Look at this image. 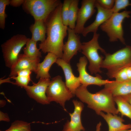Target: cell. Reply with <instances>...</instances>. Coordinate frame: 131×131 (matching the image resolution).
<instances>
[{
  "instance_id": "23",
  "label": "cell",
  "mask_w": 131,
  "mask_h": 131,
  "mask_svg": "<svg viewBox=\"0 0 131 131\" xmlns=\"http://www.w3.org/2000/svg\"><path fill=\"white\" fill-rule=\"evenodd\" d=\"M79 1L78 0H72L70 6L68 26L69 28L73 29L75 28L77 20Z\"/></svg>"
},
{
  "instance_id": "12",
  "label": "cell",
  "mask_w": 131,
  "mask_h": 131,
  "mask_svg": "<svg viewBox=\"0 0 131 131\" xmlns=\"http://www.w3.org/2000/svg\"><path fill=\"white\" fill-rule=\"evenodd\" d=\"M67 31L68 39L63 46V53L62 59L69 63L71 59L77 54L78 51H81L82 44L80 36L75 33L74 29L68 27Z\"/></svg>"
},
{
  "instance_id": "9",
  "label": "cell",
  "mask_w": 131,
  "mask_h": 131,
  "mask_svg": "<svg viewBox=\"0 0 131 131\" xmlns=\"http://www.w3.org/2000/svg\"><path fill=\"white\" fill-rule=\"evenodd\" d=\"M50 78L40 79L38 82L33 83L32 86H27L24 88L30 98L37 103L42 105L50 103L46 95V91L50 83Z\"/></svg>"
},
{
  "instance_id": "24",
  "label": "cell",
  "mask_w": 131,
  "mask_h": 131,
  "mask_svg": "<svg viewBox=\"0 0 131 131\" xmlns=\"http://www.w3.org/2000/svg\"><path fill=\"white\" fill-rule=\"evenodd\" d=\"M5 131H31L30 124L23 121L16 120L12 123L8 129Z\"/></svg>"
},
{
  "instance_id": "19",
  "label": "cell",
  "mask_w": 131,
  "mask_h": 131,
  "mask_svg": "<svg viewBox=\"0 0 131 131\" xmlns=\"http://www.w3.org/2000/svg\"><path fill=\"white\" fill-rule=\"evenodd\" d=\"M55 54L48 53L43 60L38 65L36 74L37 79L50 78H51L49 71L52 65L56 63L58 58Z\"/></svg>"
},
{
  "instance_id": "30",
  "label": "cell",
  "mask_w": 131,
  "mask_h": 131,
  "mask_svg": "<svg viewBox=\"0 0 131 131\" xmlns=\"http://www.w3.org/2000/svg\"><path fill=\"white\" fill-rule=\"evenodd\" d=\"M32 71L28 69H25L21 70L18 72L16 76H30Z\"/></svg>"
},
{
  "instance_id": "29",
  "label": "cell",
  "mask_w": 131,
  "mask_h": 131,
  "mask_svg": "<svg viewBox=\"0 0 131 131\" xmlns=\"http://www.w3.org/2000/svg\"><path fill=\"white\" fill-rule=\"evenodd\" d=\"M97 2L103 8L111 10L113 8L115 3V0H97Z\"/></svg>"
},
{
  "instance_id": "17",
  "label": "cell",
  "mask_w": 131,
  "mask_h": 131,
  "mask_svg": "<svg viewBox=\"0 0 131 131\" xmlns=\"http://www.w3.org/2000/svg\"><path fill=\"white\" fill-rule=\"evenodd\" d=\"M99 115L107 123L109 128L108 131H123L131 129V124H124V120L116 115L110 113L105 114L102 112Z\"/></svg>"
},
{
  "instance_id": "33",
  "label": "cell",
  "mask_w": 131,
  "mask_h": 131,
  "mask_svg": "<svg viewBox=\"0 0 131 131\" xmlns=\"http://www.w3.org/2000/svg\"><path fill=\"white\" fill-rule=\"evenodd\" d=\"M121 96L127 101L131 106V94Z\"/></svg>"
},
{
  "instance_id": "2",
  "label": "cell",
  "mask_w": 131,
  "mask_h": 131,
  "mask_svg": "<svg viewBox=\"0 0 131 131\" xmlns=\"http://www.w3.org/2000/svg\"><path fill=\"white\" fill-rule=\"evenodd\" d=\"M87 87L81 85L76 90L75 95L88 107L99 115L103 111L114 115L119 113L115 106L114 97L107 90L103 89L95 93L90 92Z\"/></svg>"
},
{
  "instance_id": "8",
  "label": "cell",
  "mask_w": 131,
  "mask_h": 131,
  "mask_svg": "<svg viewBox=\"0 0 131 131\" xmlns=\"http://www.w3.org/2000/svg\"><path fill=\"white\" fill-rule=\"evenodd\" d=\"M46 95L50 103L54 101L59 103L65 111V103L74 96L63 82L62 77L58 75L52 78L46 91Z\"/></svg>"
},
{
  "instance_id": "1",
  "label": "cell",
  "mask_w": 131,
  "mask_h": 131,
  "mask_svg": "<svg viewBox=\"0 0 131 131\" xmlns=\"http://www.w3.org/2000/svg\"><path fill=\"white\" fill-rule=\"evenodd\" d=\"M62 5L61 3L52 13L46 25L47 37L39 45V49L43 53H51L61 58L63 55V41L68 27L64 25L61 19Z\"/></svg>"
},
{
  "instance_id": "14",
  "label": "cell",
  "mask_w": 131,
  "mask_h": 131,
  "mask_svg": "<svg viewBox=\"0 0 131 131\" xmlns=\"http://www.w3.org/2000/svg\"><path fill=\"white\" fill-rule=\"evenodd\" d=\"M56 63L62 68L65 75L66 85L74 96L76 90L81 84L79 77L74 75L69 63L62 58H58Z\"/></svg>"
},
{
  "instance_id": "4",
  "label": "cell",
  "mask_w": 131,
  "mask_h": 131,
  "mask_svg": "<svg viewBox=\"0 0 131 131\" xmlns=\"http://www.w3.org/2000/svg\"><path fill=\"white\" fill-rule=\"evenodd\" d=\"M99 33H94L91 40L82 44L81 51L89 61L88 69L91 74H96L98 73L102 72L100 68L104 57L99 55L98 50H100L104 54L106 53L99 44Z\"/></svg>"
},
{
  "instance_id": "34",
  "label": "cell",
  "mask_w": 131,
  "mask_h": 131,
  "mask_svg": "<svg viewBox=\"0 0 131 131\" xmlns=\"http://www.w3.org/2000/svg\"><path fill=\"white\" fill-rule=\"evenodd\" d=\"M101 125V123L100 122L97 125L96 131H100Z\"/></svg>"
},
{
  "instance_id": "16",
  "label": "cell",
  "mask_w": 131,
  "mask_h": 131,
  "mask_svg": "<svg viewBox=\"0 0 131 131\" xmlns=\"http://www.w3.org/2000/svg\"><path fill=\"white\" fill-rule=\"evenodd\" d=\"M40 61V58L33 59L23 54H19L17 60L10 68L9 77L16 76L18 72L25 69H30L36 74L38 65Z\"/></svg>"
},
{
  "instance_id": "21",
  "label": "cell",
  "mask_w": 131,
  "mask_h": 131,
  "mask_svg": "<svg viewBox=\"0 0 131 131\" xmlns=\"http://www.w3.org/2000/svg\"><path fill=\"white\" fill-rule=\"evenodd\" d=\"M37 42L31 39H29L23 48V54L25 56L33 59L40 58L42 57L41 53L37 47Z\"/></svg>"
},
{
  "instance_id": "27",
  "label": "cell",
  "mask_w": 131,
  "mask_h": 131,
  "mask_svg": "<svg viewBox=\"0 0 131 131\" xmlns=\"http://www.w3.org/2000/svg\"><path fill=\"white\" fill-rule=\"evenodd\" d=\"M129 6H131V2L129 0H115L111 10L113 13H118L120 11L125 9Z\"/></svg>"
},
{
  "instance_id": "5",
  "label": "cell",
  "mask_w": 131,
  "mask_h": 131,
  "mask_svg": "<svg viewBox=\"0 0 131 131\" xmlns=\"http://www.w3.org/2000/svg\"><path fill=\"white\" fill-rule=\"evenodd\" d=\"M131 13L130 11L125 10L113 13L100 26L101 30L107 34L110 42H114L119 40L123 44H125L123 23L125 19L131 17Z\"/></svg>"
},
{
  "instance_id": "37",
  "label": "cell",
  "mask_w": 131,
  "mask_h": 131,
  "mask_svg": "<svg viewBox=\"0 0 131 131\" xmlns=\"http://www.w3.org/2000/svg\"></svg>"
},
{
  "instance_id": "10",
  "label": "cell",
  "mask_w": 131,
  "mask_h": 131,
  "mask_svg": "<svg viewBox=\"0 0 131 131\" xmlns=\"http://www.w3.org/2000/svg\"><path fill=\"white\" fill-rule=\"evenodd\" d=\"M87 63V58L85 56H83L80 57L79 62L77 64L82 85L86 87L91 85L101 86L111 81L108 79H103L102 77L98 74H96V76L90 75L86 70Z\"/></svg>"
},
{
  "instance_id": "15",
  "label": "cell",
  "mask_w": 131,
  "mask_h": 131,
  "mask_svg": "<svg viewBox=\"0 0 131 131\" xmlns=\"http://www.w3.org/2000/svg\"><path fill=\"white\" fill-rule=\"evenodd\" d=\"M95 7L97 11L95 19L92 24L84 28L82 34L84 37L90 32L97 33L98 27L109 18L113 13L111 9H106L101 7L96 0Z\"/></svg>"
},
{
  "instance_id": "7",
  "label": "cell",
  "mask_w": 131,
  "mask_h": 131,
  "mask_svg": "<svg viewBox=\"0 0 131 131\" xmlns=\"http://www.w3.org/2000/svg\"><path fill=\"white\" fill-rule=\"evenodd\" d=\"M29 38L25 35L17 34L1 45L3 56L7 67L10 68L16 63L19 52Z\"/></svg>"
},
{
  "instance_id": "20",
  "label": "cell",
  "mask_w": 131,
  "mask_h": 131,
  "mask_svg": "<svg viewBox=\"0 0 131 131\" xmlns=\"http://www.w3.org/2000/svg\"><path fill=\"white\" fill-rule=\"evenodd\" d=\"M45 23L42 20H35L34 24L31 25L30 29L32 34V40L36 42L40 41L41 43L45 40L46 28Z\"/></svg>"
},
{
  "instance_id": "36",
  "label": "cell",
  "mask_w": 131,
  "mask_h": 131,
  "mask_svg": "<svg viewBox=\"0 0 131 131\" xmlns=\"http://www.w3.org/2000/svg\"><path fill=\"white\" fill-rule=\"evenodd\" d=\"M123 131H131V129H129L124 130Z\"/></svg>"
},
{
  "instance_id": "35",
  "label": "cell",
  "mask_w": 131,
  "mask_h": 131,
  "mask_svg": "<svg viewBox=\"0 0 131 131\" xmlns=\"http://www.w3.org/2000/svg\"><path fill=\"white\" fill-rule=\"evenodd\" d=\"M2 100L0 101V106L1 107H3L5 104L6 102L4 100L3 103Z\"/></svg>"
},
{
  "instance_id": "31",
  "label": "cell",
  "mask_w": 131,
  "mask_h": 131,
  "mask_svg": "<svg viewBox=\"0 0 131 131\" xmlns=\"http://www.w3.org/2000/svg\"><path fill=\"white\" fill-rule=\"evenodd\" d=\"M24 0H9V5L14 7H18L23 4Z\"/></svg>"
},
{
  "instance_id": "13",
  "label": "cell",
  "mask_w": 131,
  "mask_h": 131,
  "mask_svg": "<svg viewBox=\"0 0 131 131\" xmlns=\"http://www.w3.org/2000/svg\"><path fill=\"white\" fill-rule=\"evenodd\" d=\"M74 111L69 113L70 121L67 120L64 126L62 131H83L85 130L81 120V114L84 107L83 104L80 101L73 100Z\"/></svg>"
},
{
  "instance_id": "11",
  "label": "cell",
  "mask_w": 131,
  "mask_h": 131,
  "mask_svg": "<svg viewBox=\"0 0 131 131\" xmlns=\"http://www.w3.org/2000/svg\"><path fill=\"white\" fill-rule=\"evenodd\" d=\"M96 2L95 0H83L82 1L81 6L78 10L77 23L74 29L77 34H82L85 23L96 12Z\"/></svg>"
},
{
  "instance_id": "32",
  "label": "cell",
  "mask_w": 131,
  "mask_h": 131,
  "mask_svg": "<svg viewBox=\"0 0 131 131\" xmlns=\"http://www.w3.org/2000/svg\"><path fill=\"white\" fill-rule=\"evenodd\" d=\"M0 121L9 122L10 120L8 114L7 113H4L0 111Z\"/></svg>"
},
{
  "instance_id": "28",
  "label": "cell",
  "mask_w": 131,
  "mask_h": 131,
  "mask_svg": "<svg viewBox=\"0 0 131 131\" xmlns=\"http://www.w3.org/2000/svg\"><path fill=\"white\" fill-rule=\"evenodd\" d=\"M9 77L10 79L15 80L16 81L14 84L22 88H24L27 86L29 82L31 80L30 76H16Z\"/></svg>"
},
{
  "instance_id": "6",
  "label": "cell",
  "mask_w": 131,
  "mask_h": 131,
  "mask_svg": "<svg viewBox=\"0 0 131 131\" xmlns=\"http://www.w3.org/2000/svg\"><path fill=\"white\" fill-rule=\"evenodd\" d=\"M61 3L58 0H26L23 5L25 10L33 17L35 20L45 22L50 15Z\"/></svg>"
},
{
  "instance_id": "3",
  "label": "cell",
  "mask_w": 131,
  "mask_h": 131,
  "mask_svg": "<svg viewBox=\"0 0 131 131\" xmlns=\"http://www.w3.org/2000/svg\"><path fill=\"white\" fill-rule=\"evenodd\" d=\"M101 68L107 70L106 74L112 78L120 69L131 65V46H126L112 54L106 53Z\"/></svg>"
},
{
  "instance_id": "18",
  "label": "cell",
  "mask_w": 131,
  "mask_h": 131,
  "mask_svg": "<svg viewBox=\"0 0 131 131\" xmlns=\"http://www.w3.org/2000/svg\"><path fill=\"white\" fill-rule=\"evenodd\" d=\"M113 97L124 96L131 94V80L123 82L112 81L105 85Z\"/></svg>"
},
{
  "instance_id": "26",
  "label": "cell",
  "mask_w": 131,
  "mask_h": 131,
  "mask_svg": "<svg viewBox=\"0 0 131 131\" xmlns=\"http://www.w3.org/2000/svg\"><path fill=\"white\" fill-rule=\"evenodd\" d=\"M9 5V0H0V28L2 29L5 28V19L7 16L5 13L6 8Z\"/></svg>"
},
{
  "instance_id": "25",
  "label": "cell",
  "mask_w": 131,
  "mask_h": 131,
  "mask_svg": "<svg viewBox=\"0 0 131 131\" xmlns=\"http://www.w3.org/2000/svg\"><path fill=\"white\" fill-rule=\"evenodd\" d=\"M72 0H65L61 8V16L62 22L64 25H68L70 6Z\"/></svg>"
},
{
  "instance_id": "22",
  "label": "cell",
  "mask_w": 131,
  "mask_h": 131,
  "mask_svg": "<svg viewBox=\"0 0 131 131\" xmlns=\"http://www.w3.org/2000/svg\"><path fill=\"white\" fill-rule=\"evenodd\" d=\"M114 100L117 106V109L122 116H126L131 120V106L121 96L114 97Z\"/></svg>"
}]
</instances>
